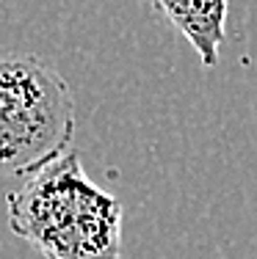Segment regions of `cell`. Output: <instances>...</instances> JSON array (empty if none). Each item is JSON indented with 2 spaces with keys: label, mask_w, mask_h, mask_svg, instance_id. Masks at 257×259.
<instances>
[{
  "label": "cell",
  "mask_w": 257,
  "mask_h": 259,
  "mask_svg": "<svg viewBox=\"0 0 257 259\" xmlns=\"http://www.w3.org/2000/svg\"><path fill=\"white\" fill-rule=\"evenodd\" d=\"M75 127V97L50 61L0 55V174H33L69 149Z\"/></svg>",
  "instance_id": "cell-2"
},
{
  "label": "cell",
  "mask_w": 257,
  "mask_h": 259,
  "mask_svg": "<svg viewBox=\"0 0 257 259\" xmlns=\"http://www.w3.org/2000/svg\"><path fill=\"white\" fill-rule=\"evenodd\" d=\"M6 196L9 226L47 259H122V201L66 149Z\"/></svg>",
  "instance_id": "cell-1"
},
{
  "label": "cell",
  "mask_w": 257,
  "mask_h": 259,
  "mask_svg": "<svg viewBox=\"0 0 257 259\" xmlns=\"http://www.w3.org/2000/svg\"><path fill=\"white\" fill-rule=\"evenodd\" d=\"M161 17L182 33L202 66L218 64V47L227 36L230 0H146Z\"/></svg>",
  "instance_id": "cell-3"
}]
</instances>
